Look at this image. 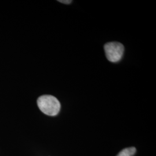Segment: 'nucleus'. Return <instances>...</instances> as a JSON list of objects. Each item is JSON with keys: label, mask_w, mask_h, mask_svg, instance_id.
<instances>
[{"label": "nucleus", "mask_w": 156, "mask_h": 156, "mask_svg": "<svg viewBox=\"0 0 156 156\" xmlns=\"http://www.w3.org/2000/svg\"><path fill=\"white\" fill-rule=\"evenodd\" d=\"M104 50L106 58L109 62H117L122 58L124 48L119 42H109L105 45Z\"/></svg>", "instance_id": "f03ea898"}, {"label": "nucleus", "mask_w": 156, "mask_h": 156, "mask_svg": "<svg viewBox=\"0 0 156 156\" xmlns=\"http://www.w3.org/2000/svg\"><path fill=\"white\" fill-rule=\"evenodd\" d=\"M136 148L134 147H128L121 151L117 156H133L136 153Z\"/></svg>", "instance_id": "7ed1b4c3"}, {"label": "nucleus", "mask_w": 156, "mask_h": 156, "mask_svg": "<svg viewBox=\"0 0 156 156\" xmlns=\"http://www.w3.org/2000/svg\"><path fill=\"white\" fill-rule=\"evenodd\" d=\"M39 109L48 116H56L60 110V102L54 96L44 95L39 97L37 100Z\"/></svg>", "instance_id": "f257e3e1"}, {"label": "nucleus", "mask_w": 156, "mask_h": 156, "mask_svg": "<svg viewBox=\"0 0 156 156\" xmlns=\"http://www.w3.org/2000/svg\"><path fill=\"white\" fill-rule=\"evenodd\" d=\"M59 2H62V3H64V4H70V3H71V2H72V1H70V0H68V1H63V0H62V1H58Z\"/></svg>", "instance_id": "20e7f679"}]
</instances>
